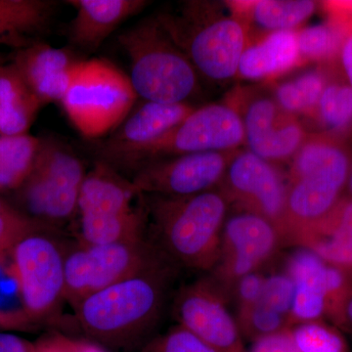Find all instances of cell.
Here are the masks:
<instances>
[{"label":"cell","instance_id":"cell-31","mask_svg":"<svg viewBox=\"0 0 352 352\" xmlns=\"http://www.w3.org/2000/svg\"><path fill=\"white\" fill-rule=\"evenodd\" d=\"M41 227L45 226L25 217L0 196V254L10 251L23 236Z\"/></svg>","mask_w":352,"mask_h":352},{"label":"cell","instance_id":"cell-41","mask_svg":"<svg viewBox=\"0 0 352 352\" xmlns=\"http://www.w3.org/2000/svg\"><path fill=\"white\" fill-rule=\"evenodd\" d=\"M349 184H351V191H352V170H351V177H349Z\"/></svg>","mask_w":352,"mask_h":352},{"label":"cell","instance_id":"cell-16","mask_svg":"<svg viewBox=\"0 0 352 352\" xmlns=\"http://www.w3.org/2000/svg\"><path fill=\"white\" fill-rule=\"evenodd\" d=\"M195 108L187 103L147 102L133 113L99 146L100 161L113 168L132 153L156 142L182 124Z\"/></svg>","mask_w":352,"mask_h":352},{"label":"cell","instance_id":"cell-42","mask_svg":"<svg viewBox=\"0 0 352 352\" xmlns=\"http://www.w3.org/2000/svg\"><path fill=\"white\" fill-rule=\"evenodd\" d=\"M0 67H1V64H0Z\"/></svg>","mask_w":352,"mask_h":352},{"label":"cell","instance_id":"cell-4","mask_svg":"<svg viewBox=\"0 0 352 352\" xmlns=\"http://www.w3.org/2000/svg\"><path fill=\"white\" fill-rule=\"evenodd\" d=\"M138 96L156 103H186L198 88V72L159 19H147L119 36Z\"/></svg>","mask_w":352,"mask_h":352},{"label":"cell","instance_id":"cell-1","mask_svg":"<svg viewBox=\"0 0 352 352\" xmlns=\"http://www.w3.org/2000/svg\"><path fill=\"white\" fill-rule=\"evenodd\" d=\"M175 267L166 261L87 296L74 308L78 325L102 346L133 344L161 319Z\"/></svg>","mask_w":352,"mask_h":352},{"label":"cell","instance_id":"cell-38","mask_svg":"<svg viewBox=\"0 0 352 352\" xmlns=\"http://www.w3.org/2000/svg\"><path fill=\"white\" fill-rule=\"evenodd\" d=\"M0 352H34V342L0 331Z\"/></svg>","mask_w":352,"mask_h":352},{"label":"cell","instance_id":"cell-20","mask_svg":"<svg viewBox=\"0 0 352 352\" xmlns=\"http://www.w3.org/2000/svg\"><path fill=\"white\" fill-rule=\"evenodd\" d=\"M326 270L325 261L305 248L289 256L285 272L296 286L291 323L312 322L325 311Z\"/></svg>","mask_w":352,"mask_h":352},{"label":"cell","instance_id":"cell-37","mask_svg":"<svg viewBox=\"0 0 352 352\" xmlns=\"http://www.w3.org/2000/svg\"><path fill=\"white\" fill-rule=\"evenodd\" d=\"M250 352H300L289 329L254 340Z\"/></svg>","mask_w":352,"mask_h":352},{"label":"cell","instance_id":"cell-15","mask_svg":"<svg viewBox=\"0 0 352 352\" xmlns=\"http://www.w3.org/2000/svg\"><path fill=\"white\" fill-rule=\"evenodd\" d=\"M240 116L250 152L270 163L293 157L307 140L296 116L270 97L252 99Z\"/></svg>","mask_w":352,"mask_h":352},{"label":"cell","instance_id":"cell-28","mask_svg":"<svg viewBox=\"0 0 352 352\" xmlns=\"http://www.w3.org/2000/svg\"><path fill=\"white\" fill-rule=\"evenodd\" d=\"M315 116L325 133L342 138L352 131V88L346 80L329 76Z\"/></svg>","mask_w":352,"mask_h":352},{"label":"cell","instance_id":"cell-2","mask_svg":"<svg viewBox=\"0 0 352 352\" xmlns=\"http://www.w3.org/2000/svg\"><path fill=\"white\" fill-rule=\"evenodd\" d=\"M229 205L220 188L186 197L153 196L146 208L151 242L175 266L212 271L219 261Z\"/></svg>","mask_w":352,"mask_h":352},{"label":"cell","instance_id":"cell-23","mask_svg":"<svg viewBox=\"0 0 352 352\" xmlns=\"http://www.w3.org/2000/svg\"><path fill=\"white\" fill-rule=\"evenodd\" d=\"M43 104L12 64L0 67V135L27 133Z\"/></svg>","mask_w":352,"mask_h":352},{"label":"cell","instance_id":"cell-13","mask_svg":"<svg viewBox=\"0 0 352 352\" xmlns=\"http://www.w3.org/2000/svg\"><path fill=\"white\" fill-rule=\"evenodd\" d=\"M227 300L212 278H201L176 294L173 318L217 352H245L242 335L227 308Z\"/></svg>","mask_w":352,"mask_h":352},{"label":"cell","instance_id":"cell-26","mask_svg":"<svg viewBox=\"0 0 352 352\" xmlns=\"http://www.w3.org/2000/svg\"><path fill=\"white\" fill-rule=\"evenodd\" d=\"M41 138L30 134L0 135V195L19 189L32 170Z\"/></svg>","mask_w":352,"mask_h":352},{"label":"cell","instance_id":"cell-29","mask_svg":"<svg viewBox=\"0 0 352 352\" xmlns=\"http://www.w3.org/2000/svg\"><path fill=\"white\" fill-rule=\"evenodd\" d=\"M329 76L325 72H307L295 80L281 83L276 88L275 100L287 112L293 113H316L317 106L324 89L327 85Z\"/></svg>","mask_w":352,"mask_h":352},{"label":"cell","instance_id":"cell-24","mask_svg":"<svg viewBox=\"0 0 352 352\" xmlns=\"http://www.w3.org/2000/svg\"><path fill=\"white\" fill-rule=\"evenodd\" d=\"M55 4L45 0H0V44L25 47L45 30Z\"/></svg>","mask_w":352,"mask_h":352},{"label":"cell","instance_id":"cell-10","mask_svg":"<svg viewBox=\"0 0 352 352\" xmlns=\"http://www.w3.org/2000/svg\"><path fill=\"white\" fill-rule=\"evenodd\" d=\"M245 142L242 118L235 107L212 104L189 115L156 142L122 159L118 168L138 170L157 160L201 152H229Z\"/></svg>","mask_w":352,"mask_h":352},{"label":"cell","instance_id":"cell-3","mask_svg":"<svg viewBox=\"0 0 352 352\" xmlns=\"http://www.w3.org/2000/svg\"><path fill=\"white\" fill-rule=\"evenodd\" d=\"M352 159L344 140L323 133L307 138L289 170L285 242L318 223L337 207L351 177Z\"/></svg>","mask_w":352,"mask_h":352},{"label":"cell","instance_id":"cell-35","mask_svg":"<svg viewBox=\"0 0 352 352\" xmlns=\"http://www.w3.org/2000/svg\"><path fill=\"white\" fill-rule=\"evenodd\" d=\"M34 352H109L106 347L90 340L74 339L52 333L34 342Z\"/></svg>","mask_w":352,"mask_h":352},{"label":"cell","instance_id":"cell-25","mask_svg":"<svg viewBox=\"0 0 352 352\" xmlns=\"http://www.w3.org/2000/svg\"><path fill=\"white\" fill-rule=\"evenodd\" d=\"M328 12V22L296 32L300 59L331 61L340 56L342 46L352 34V17L336 11Z\"/></svg>","mask_w":352,"mask_h":352},{"label":"cell","instance_id":"cell-7","mask_svg":"<svg viewBox=\"0 0 352 352\" xmlns=\"http://www.w3.org/2000/svg\"><path fill=\"white\" fill-rule=\"evenodd\" d=\"M129 76L105 59L82 60L60 103L76 131L95 139L115 131L138 99Z\"/></svg>","mask_w":352,"mask_h":352},{"label":"cell","instance_id":"cell-17","mask_svg":"<svg viewBox=\"0 0 352 352\" xmlns=\"http://www.w3.org/2000/svg\"><path fill=\"white\" fill-rule=\"evenodd\" d=\"M80 61L63 48L34 43L17 50L11 64L44 106L62 101Z\"/></svg>","mask_w":352,"mask_h":352},{"label":"cell","instance_id":"cell-40","mask_svg":"<svg viewBox=\"0 0 352 352\" xmlns=\"http://www.w3.org/2000/svg\"><path fill=\"white\" fill-rule=\"evenodd\" d=\"M346 314L347 318H349L352 323V298L346 302Z\"/></svg>","mask_w":352,"mask_h":352},{"label":"cell","instance_id":"cell-5","mask_svg":"<svg viewBox=\"0 0 352 352\" xmlns=\"http://www.w3.org/2000/svg\"><path fill=\"white\" fill-rule=\"evenodd\" d=\"M198 73L226 80L238 73L245 50L242 21L219 15L215 4L187 1L175 14L157 18Z\"/></svg>","mask_w":352,"mask_h":352},{"label":"cell","instance_id":"cell-36","mask_svg":"<svg viewBox=\"0 0 352 352\" xmlns=\"http://www.w3.org/2000/svg\"><path fill=\"white\" fill-rule=\"evenodd\" d=\"M264 281L265 276L259 270L245 275L234 285L229 298H233L237 311L254 307L261 302Z\"/></svg>","mask_w":352,"mask_h":352},{"label":"cell","instance_id":"cell-14","mask_svg":"<svg viewBox=\"0 0 352 352\" xmlns=\"http://www.w3.org/2000/svg\"><path fill=\"white\" fill-rule=\"evenodd\" d=\"M201 152L157 160L140 166L131 182L139 193L186 197L219 188L233 154Z\"/></svg>","mask_w":352,"mask_h":352},{"label":"cell","instance_id":"cell-27","mask_svg":"<svg viewBox=\"0 0 352 352\" xmlns=\"http://www.w3.org/2000/svg\"><path fill=\"white\" fill-rule=\"evenodd\" d=\"M316 2L311 0H261L240 4L259 28L270 31H293L314 13Z\"/></svg>","mask_w":352,"mask_h":352},{"label":"cell","instance_id":"cell-33","mask_svg":"<svg viewBox=\"0 0 352 352\" xmlns=\"http://www.w3.org/2000/svg\"><path fill=\"white\" fill-rule=\"evenodd\" d=\"M292 333L300 352H342V340L314 322L298 325Z\"/></svg>","mask_w":352,"mask_h":352},{"label":"cell","instance_id":"cell-34","mask_svg":"<svg viewBox=\"0 0 352 352\" xmlns=\"http://www.w3.org/2000/svg\"><path fill=\"white\" fill-rule=\"evenodd\" d=\"M142 352H217L186 329L177 325L150 342Z\"/></svg>","mask_w":352,"mask_h":352},{"label":"cell","instance_id":"cell-32","mask_svg":"<svg viewBox=\"0 0 352 352\" xmlns=\"http://www.w3.org/2000/svg\"><path fill=\"white\" fill-rule=\"evenodd\" d=\"M295 294L296 286L292 278L286 272L275 273L265 277L259 303L283 315L289 320Z\"/></svg>","mask_w":352,"mask_h":352},{"label":"cell","instance_id":"cell-18","mask_svg":"<svg viewBox=\"0 0 352 352\" xmlns=\"http://www.w3.org/2000/svg\"><path fill=\"white\" fill-rule=\"evenodd\" d=\"M131 180L126 179L105 162L95 163L83 180L78 198V214L90 219H113L131 214L140 196Z\"/></svg>","mask_w":352,"mask_h":352},{"label":"cell","instance_id":"cell-21","mask_svg":"<svg viewBox=\"0 0 352 352\" xmlns=\"http://www.w3.org/2000/svg\"><path fill=\"white\" fill-rule=\"evenodd\" d=\"M294 245L310 250L325 263L352 266V199L340 200L325 219L300 234Z\"/></svg>","mask_w":352,"mask_h":352},{"label":"cell","instance_id":"cell-30","mask_svg":"<svg viewBox=\"0 0 352 352\" xmlns=\"http://www.w3.org/2000/svg\"><path fill=\"white\" fill-rule=\"evenodd\" d=\"M236 322L241 335L254 342L266 336L286 330L291 324L287 317L261 303L237 311Z\"/></svg>","mask_w":352,"mask_h":352},{"label":"cell","instance_id":"cell-22","mask_svg":"<svg viewBox=\"0 0 352 352\" xmlns=\"http://www.w3.org/2000/svg\"><path fill=\"white\" fill-rule=\"evenodd\" d=\"M298 60L300 55L296 32H270L263 41L245 47L238 74L248 80H259L288 71Z\"/></svg>","mask_w":352,"mask_h":352},{"label":"cell","instance_id":"cell-9","mask_svg":"<svg viewBox=\"0 0 352 352\" xmlns=\"http://www.w3.org/2000/svg\"><path fill=\"white\" fill-rule=\"evenodd\" d=\"M166 261L147 239L105 245L78 242L67 252L65 300L75 308L92 294Z\"/></svg>","mask_w":352,"mask_h":352},{"label":"cell","instance_id":"cell-12","mask_svg":"<svg viewBox=\"0 0 352 352\" xmlns=\"http://www.w3.org/2000/svg\"><path fill=\"white\" fill-rule=\"evenodd\" d=\"M219 188L239 212L270 220L285 241L288 183L274 164L250 151L233 154Z\"/></svg>","mask_w":352,"mask_h":352},{"label":"cell","instance_id":"cell-8","mask_svg":"<svg viewBox=\"0 0 352 352\" xmlns=\"http://www.w3.org/2000/svg\"><path fill=\"white\" fill-rule=\"evenodd\" d=\"M54 229H34L13 245L11 261L23 307L32 321L53 318L65 300L66 256L69 248Z\"/></svg>","mask_w":352,"mask_h":352},{"label":"cell","instance_id":"cell-19","mask_svg":"<svg viewBox=\"0 0 352 352\" xmlns=\"http://www.w3.org/2000/svg\"><path fill=\"white\" fill-rule=\"evenodd\" d=\"M76 16L69 27L72 43L94 51L120 24L147 6L143 0H69Z\"/></svg>","mask_w":352,"mask_h":352},{"label":"cell","instance_id":"cell-6","mask_svg":"<svg viewBox=\"0 0 352 352\" xmlns=\"http://www.w3.org/2000/svg\"><path fill=\"white\" fill-rule=\"evenodd\" d=\"M85 168L69 146L41 138L38 156L13 196L14 207L36 223L57 230L78 214Z\"/></svg>","mask_w":352,"mask_h":352},{"label":"cell","instance_id":"cell-39","mask_svg":"<svg viewBox=\"0 0 352 352\" xmlns=\"http://www.w3.org/2000/svg\"><path fill=\"white\" fill-rule=\"evenodd\" d=\"M340 57L346 82L352 88V34L347 38L346 43L342 46Z\"/></svg>","mask_w":352,"mask_h":352},{"label":"cell","instance_id":"cell-11","mask_svg":"<svg viewBox=\"0 0 352 352\" xmlns=\"http://www.w3.org/2000/svg\"><path fill=\"white\" fill-rule=\"evenodd\" d=\"M283 244V236L270 220L238 210L224 223L219 261L210 277L229 300L234 285L245 275L261 270Z\"/></svg>","mask_w":352,"mask_h":352}]
</instances>
